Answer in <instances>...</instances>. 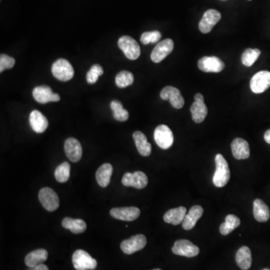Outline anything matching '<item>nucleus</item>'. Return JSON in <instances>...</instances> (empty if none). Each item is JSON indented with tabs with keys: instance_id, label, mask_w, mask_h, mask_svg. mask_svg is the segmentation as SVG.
Masks as SVG:
<instances>
[{
	"instance_id": "32",
	"label": "nucleus",
	"mask_w": 270,
	"mask_h": 270,
	"mask_svg": "<svg viewBox=\"0 0 270 270\" xmlns=\"http://www.w3.org/2000/svg\"><path fill=\"white\" fill-rule=\"evenodd\" d=\"M71 167L69 162L62 163L55 170V178L59 183H66L70 177Z\"/></svg>"
},
{
	"instance_id": "8",
	"label": "nucleus",
	"mask_w": 270,
	"mask_h": 270,
	"mask_svg": "<svg viewBox=\"0 0 270 270\" xmlns=\"http://www.w3.org/2000/svg\"><path fill=\"white\" fill-rule=\"evenodd\" d=\"M194 102L191 107V113L193 121L196 123H201L208 114L207 107L204 102L203 95L200 93L194 95Z\"/></svg>"
},
{
	"instance_id": "38",
	"label": "nucleus",
	"mask_w": 270,
	"mask_h": 270,
	"mask_svg": "<svg viewBox=\"0 0 270 270\" xmlns=\"http://www.w3.org/2000/svg\"><path fill=\"white\" fill-rule=\"evenodd\" d=\"M264 140L267 144H270V129L267 130L264 134Z\"/></svg>"
},
{
	"instance_id": "35",
	"label": "nucleus",
	"mask_w": 270,
	"mask_h": 270,
	"mask_svg": "<svg viewBox=\"0 0 270 270\" xmlns=\"http://www.w3.org/2000/svg\"><path fill=\"white\" fill-rule=\"evenodd\" d=\"M161 34L159 31L145 32L141 35V41L144 44L158 42L161 39Z\"/></svg>"
},
{
	"instance_id": "17",
	"label": "nucleus",
	"mask_w": 270,
	"mask_h": 270,
	"mask_svg": "<svg viewBox=\"0 0 270 270\" xmlns=\"http://www.w3.org/2000/svg\"><path fill=\"white\" fill-rule=\"evenodd\" d=\"M110 214L113 218L118 220L132 222L139 217L141 215V210L135 206L113 208L111 209Z\"/></svg>"
},
{
	"instance_id": "26",
	"label": "nucleus",
	"mask_w": 270,
	"mask_h": 270,
	"mask_svg": "<svg viewBox=\"0 0 270 270\" xmlns=\"http://www.w3.org/2000/svg\"><path fill=\"white\" fill-rule=\"evenodd\" d=\"M254 217L258 222H267L270 218V211L264 200L255 199L253 205Z\"/></svg>"
},
{
	"instance_id": "13",
	"label": "nucleus",
	"mask_w": 270,
	"mask_h": 270,
	"mask_svg": "<svg viewBox=\"0 0 270 270\" xmlns=\"http://www.w3.org/2000/svg\"><path fill=\"white\" fill-rule=\"evenodd\" d=\"M122 183L126 187L142 189L148 184V177L142 171H135L133 173H126L122 177Z\"/></svg>"
},
{
	"instance_id": "30",
	"label": "nucleus",
	"mask_w": 270,
	"mask_h": 270,
	"mask_svg": "<svg viewBox=\"0 0 270 270\" xmlns=\"http://www.w3.org/2000/svg\"><path fill=\"white\" fill-rule=\"evenodd\" d=\"M111 108L113 111V116L116 120L119 122H125L129 117L128 111L124 109L122 103L119 101L114 100L111 102Z\"/></svg>"
},
{
	"instance_id": "4",
	"label": "nucleus",
	"mask_w": 270,
	"mask_h": 270,
	"mask_svg": "<svg viewBox=\"0 0 270 270\" xmlns=\"http://www.w3.org/2000/svg\"><path fill=\"white\" fill-rule=\"evenodd\" d=\"M72 263L77 270H93L97 267V261L81 249L75 251L72 256Z\"/></svg>"
},
{
	"instance_id": "10",
	"label": "nucleus",
	"mask_w": 270,
	"mask_h": 270,
	"mask_svg": "<svg viewBox=\"0 0 270 270\" xmlns=\"http://www.w3.org/2000/svg\"><path fill=\"white\" fill-rule=\"evenodd\" d=\"M33 98L40 104H47L48 102H57L60 100L59 94L53 93L51 88L48 86H36L33 90Z\"/></svg>"
},
{
	"instance_id": "28",
	"label": "nucleus",
	"mask_w": 270,
	"mask_h": 270,
	"mask_svg": "<svg viewBox=\"0 0 270 270\" xmlns=\"http://www.w3.org/2000/svg\"><path fill=\"white\" fill-rule=\"evenodd\" d=\"M62 225L65 229L70 230L72 233L79 234L86 230V224L82 219H74L66 217L62 222Z\"/></svg>"
},
{
	"instance_id": "40",
	"label": "nucleus",
	"mask_w": 270,
	"mask_h": 270,
	"mask_svg": "<svg viewBox=\"0 0 270 270\" xmlns=\"http://www.w3.org/2000/svg\"><path fill=\"white\" fill-rule=\"evenodd\" d=\"M160 270V269H155V270Z\"/></svg>"
},
{
	"instance_id": "33",
	"label": "nucleus",
	"mask_w": 270,
	"mask_h": 270,
	"mask_svg": "<svg viewBox=\"0 0 270 270\" xmlns=\"http://www.w3.org/2000/svg\"><path fill=\"white\" fill-rule=\"evenodd\" d=\"M116 85L121 89L131 86L134 83V75L128 71H122L116 76Z\"/></svg>"
},
{
	"instance_id": "34",
	"label": "nucleus",
	"mask_w": 270,
	"mask_h": 270,
	"mask_svg": "<svg viewBox=\"0 0 270 270\" xmlns=\"http://www.w3.org/2000/svg\"><path fill=\"white\" fill-rule=\"evenodd\" d=\"M103 74V68L100 65H93L86 74V81L89 84H94L98 81L99 77L102 76Z\"/></svg>"
},
{
	"instance_id": "5",
	"label": "nucleus",
	"mask_w": 270,
	"mask_h": 270,
	"mask_svg": "<svg viewBox=\"0 0 270 270\" xmlns=\"http://www.w3.org/2000/svg\"><path fill=\"white\" fill-rule=\"evenodd\" d=\"M172 252L174 255H180V256L193 258L198 255L200 249L197 245H194L188 239H179L176 241L173 245Z\"/></svg>"
},
{
	"instance_id": "16",
	"label": "nucleus",
	"mask_w": 270,
	"mask_h": 270,
	"mask_svg": "<svg viewBox=\"0 0 270 270\" xmlns=\"http://www.w3.org/2000/svg\"><path fill=\"white\" fill-rule=\"evenodd\" d=\"M199 69L203 72L219 73L225 69V63L216 56H203L197 63Z\"/></svg>"
},
{
	"instance_id": "25",
	"label": "nucleus",
	"mask_w": 270,
	"mask_h": 270,
	"mask_svg": "<svg viewBox=\"0 0 270 270\" xmlns=\"http://www.w3.org/2000/svg\"><path fill=\"white\" fill-rule=\"evenodd\" d=\"M238 267L242 270H248L252 267V252L248 247L242 246L238 250L236 255Z\"/></svg>"
},
{
	"instance_id": "21",
	"label": "nucleus",
	"mask_w": 270,
	"mask_h": 270,
	"mask_svg": "<svg viewBox=\"0 0 270 270\" xmlns=\"http://www.w3.org/2000/svg\"><path fill=\"white\" fill-rule=\"evenodd\" d=\"M203 214V209L199 205L192 206L188 214H186L184 220H183V228L186 231H190L193 229L197 224V221L202 217Z\"/></svg>"
},
{
	"instance_id": "19",
	"label": "nucleus",
	"mask_w": 270,
	"mask_h": 270,
	"mask_svg": "<svg viewBox=\"0 0 270 270\" xmlns=\"http://www.w3.org/2000/svg\"><path fill=\"white\" fill-rule=\"evenodd\" d=\"M233 157L237 160L247 159L250 156L249 144L245 140L237 138L231 144Z\"/></svg>"
},
{
	"instance_id": "20",
	"label": "nucleus",
	"mask_w": 270,
	"mask_h": 270,
	"mask_svg": "<svg viewBox=\"0 0 270 270\" xmlns=\"http://www.w3.org/2000/svg\"><path fill=\"white\" fill-rule=\"evenodd\" d=\"M30 124L35 132L41 134L47 130L48 120L40 111L35 110L30 114Z\"/></svg>"
},
{
	"instance_id": "12",
	"label": "nucleus",
	"mask_w": 270,
	"mask_h": 270,
	"mask_svg": "<svg viewBox=\"0 0 270 270\" xmlns=\"http://www.w3.org/2000/svg\"><path fill=\"white\" fill-rule=\"evenodd\" d=\"M221 18L222 14L217 10H207L199 23V30L204 34L210 33L213 27L220 21Z\"/></svg>"
},
{
	"instance_id": "11",
	"label": "nucleus",
	"mask_w": 270,
	"mask_h": 270,
	"mask_svg": "<svg viewBox=\"0 0 270 270\" xmlns=\"http://www.w3.org/2000/svg\"><path fill=\"white\" fill-rule=\"evenodd\" d=\"M270 87V72L261 71L252 77L250 88L252 92L259 94L265 92Z\"/></svg>"
},
{
	"instance_id": "27",
	"label": "nucleus",
	"mask_w": 270,
	"mask_h": 270,
	"mask_svg": "<svg viewBox=\"0 0 270 270\" xmlns=\"http://www.w3.org/2000/svg\"><path fill=\"white\" fill-rule=\"evenodd\" d=\"M112 173L113 167L111 164L105 163V164H102L95 173V177H96L98 184L101 187L106 188L110 184Z\"/></svg>"
},
{
	"instance_id": "31",
	"label": "nucleus",
	"mask_w": 270,
	"mask_h": 270,
	"mask_svg": "<svg viewBox=\"0 0 270 270\" xmlns=\"http://www.w3.org/2000/svg\"><path fill=\"white\" fill-rule=\"evenodd\" d=\"M261 53L259 49H246L242 55V64L247 67H251L257 61Z\"/></svg>"
},
{
	"instance_id": "36",
	"label": "nucleus",
	"mask_w": 270,
	"mask_h": 270,
	"mask_svg": "<svg viewBox=\"0 0 270 270\" xmlns=\"http://www.w3.org/2000/svg\"><path fill=\"white\" fill-rule=\"evenodd\" d=\"M14 65H15V60L14 58L4 53L0 55V72L1 73L6 69H12Z\"/></svg>"
},
{
	"instance_id": "15",
	"label": "nucleus",
	"mask_w": 270,
	"mask_h": 270,
	"mask_svg": "<svg viewBox=\"0 0 270 270\" xmlns=\"http://www.w3.org/2000/svg\"><path fill=\"white\" fill-rule=\"evenodd\" d=\"M161 99L169 100L172 106L176 109H181L185 105V100L180 89L173 86H167L163 88L160 94Z\"/></svg>"
},
{
	"instance_id": "24",
	"label": "nucleus",
	"mask_w": 270,
	"mask_h": 270,
	"mask_svg": "<svg viewBox=\"0 0 270 270\" xmlns=\"http://www.w3.org/2000/svg\"><path fill=\"white\" fill-rule=\"evenodd\" d=\"M48 253L47 250L37 249L30 252L26 256L25 264L30 268L37 267L47 261Z\"/></svg>"
},
{
	"instance_id": "14",
	"label": "nucleus",
	"mask_w": 270,
	"mask_h": 270,
	"mask_svg": "<svg viewBox=\"0 0 270 270\" xmlns=\"http://www.w3.org/2000/svg\"><path fill=\"white\" fill-rule=\"evenodd\" d=\"M173 47H174V43L173 40L170 39L160 41L152 52V61L155 63H161L170 53H171Z\"/></svg>"
},
{
	"instance_id": "39",
	"label": "nucleus",
	"mask_w": 270,
	"mask_h": 270,
	"mask_svg": "<svg viewBox=\"0 0 270 270\" xmlns=\"http://www.w3.org/2000/svg\"><path fill=\"white\" fill-rule=\"evenodd\" d=\"M270 270V269H267V268H266V269H264V270Z\"/></svg>"
},
{
	"instance_id": "7",
	"label": "nucleus",
	"mask_w": 270,
	"mask_h": 270,
	"mask_svg": "<svg viewBox=\"0 0 270 270\" xmlns=\"http://www.w3.org/2000/svg\"><path fill=\"white\" fill-rule=\"evenodd\" d=\"M154 139L160 148L167 150L173 144V132L167 125H158L154 131Z\"/></svg>"
},
{
	"instance_id": "1",
	"label": "nucleus",
	"mask_w": 270,
	"mask_h": 270,
	"mask_svg": "<svg viewBox=\"0 0 270 270\" xmlns=\"http://www.w3.org/2000/svg\"><path fill=\"white\" fill-rule=\"evenodd\" d=\"M215 161H216V171L213 176V184L216 187L222 188L228 184L231 177L229 165L222 154H217Z\"/></svg>"
},
{
	"instance_id": "22",
	"label": "nucleus",
	"mask_w": 270,
	"mask_h": 270,
	"mask_svg": "<svg viewBox=\"0 0 270 270\" xmlns=\"http://www.w3.org/2000/svg\"><path fill=\"white\" fill-rule=\"evenodd\" d=\"M133 138L138 149V153L142 156L147 157L150 155L152 153V146L147 141L145 134L141 131H137L133 134Z\"/></svg>"
},
{
	"instance_id": "2",
	"label": "nucleus",
	"mask_w": 270,
	"mask_h": 270,
	"mask_svg": "<svg viewBox=\"0 0 270 270\" xmlns=\"http://www.w3.org/2000/svg\"><path fill=\"white\" fill-rule=\"evenodd\" d=\"M51 72L54 77L63 82L72 80L75 75L72 64L66 59H59L55 61L52 66Z\"/></svg>"
},
{
	"instance_id": "9",
	"label": "nucleus",
	"mask_w": 270,
	"mask_h": 270,
	"mask_svg": "<svg viewBox=\"0 0 270 270\" xmlns=\"http://www.w3.org/2000/svg\"><path fill=\"white\" fill-rule=\"evenodd\" d=\"M147 237L143 234L135 235L129 239L122 241L121 249L126 255H132L142 250L147 245Z\"/></svg>"
},
{
	"instance_id": "6",
	"label": "nucleus",
	"mask_w": 270,
	"mask_h": 270,
	"mask_svg": "<svg viewBox=\"0 0 270 270\" xmlns=\"http://www.w3.org/2000/svg\"><path fill=\"white\" fill-rule=\"evenodd\" d=\"M39 198L46 210L53 212L60 206V200L54 190L50 188H43L40 190Z\"/></svg>"
},
{
	"instance_id": "3",
	"label": "nucleus",
	"mask_w": 270,
	"mask_h": 270,
	"mask_svg": "<svg viewBox=\"0 0 270 270\" xmlns=\"http://www.w3.org/2000/svg\"><path fill=\"white\" fill-rule=\"evenodd\" d=\"M118 46L130 60H138L141 55V47L133 38L123 36L118 40Z\"/></svg>"
},
{
	"instance_id": "41",
	"label": "nucleus",
	"mask_w": 270,
	"mask_h": 270,
	"mask_svg": "<svg viewBox=\"0 0 270 270\" xmlns=\"http://www.w3.org/2000/svg\"><path fill=\"white\" fill-rule=\"evenodd\" d=\"M248 1H252V0H248Z\"/></svg>"
},
{
	"instance_id": "18",
	"label": "nucleus",
	"mask_w": 270,
	"mask_h": 270,
	"mask_svg": "<svg viewBox=\"0 0 270 270\" xmlns=\"http://www.w3.org/2000/svg\"><path fill=\"white\" fill-rule=\"evenodd\" d=\"M65 153L66 156L72 162L80 161L83 154L80 143L74 138H69L65 142Z\"/></svg>"
},
{
	"instance_id": "37",
	"label": "nucleus",
	"mask_w": 270,
	"mask_h": 270,
	"mask_svg": "<svg viewBox=\"0 0 270 270\" xmlns=\"http://www.w3.org/2000/svg\"><path fill=\"white\" fill-rule=\"evenodd\" d=\"M28 270H49L48 267L44 264H40V265L37 266V267H33V268H30Z\"/></svg>"
},
{
	"instance_id": "23",
	"label": "nucleus",
	"mask_w": 270,
	"mask_h": 270,
	"mask_svg": "<svg viewBox=\"0 0 270 270\" xmlns=\"http://www.w3.org/2000/svg\"><path fill=\"white\" fill-rule=\"evenodd\" d=\"M187 209L184 206L174 208L170 209L164 214V221L167 224H172L173 225H178L183 223L186 216Z\"/></svg>"
},
{
	"instance_id": "29",
	"label": "nucleus",
	"mask_w": 270,
	"mask_h": 270,
	"mask_svg": "<svg viewBox=\"0 0 270 270\" xmlns=\"http://www.w3.org/2000/svg\"><path fill=\"white\" fill-rule=\"evenodd\" d=\"M240 219L237 216L233 214L228 215L225 219V222L222 223L219 228L221 234L223 236L230 234L232 231H234L240 225Z\"/></svg>"
}]
</instances>
